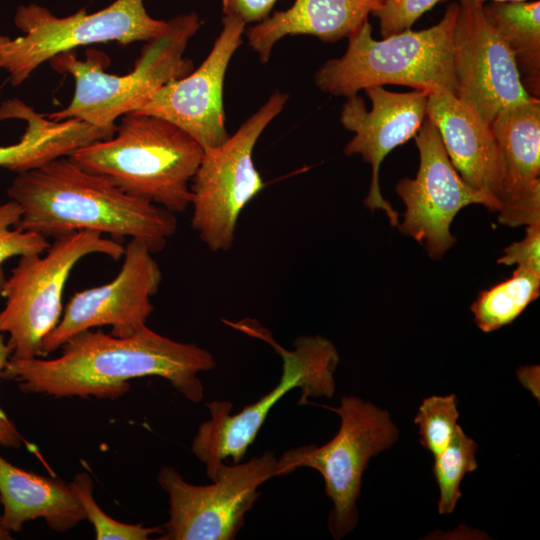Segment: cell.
Returning a JSON list of instances; mask_svg holds the SVG:
<instances>
[{
	"label": "cell",
	"instance_id": "obj_1",
	"mask_svg": "<svg viewBox=\"0 0 540 540\" xmlns=\"http://www.w3.org/2000/svg\"><path fill=\"white\" fill-rule=\"evenodd\" d=\"M59 349L61 354L53 359L10 356L0 378L13 381L26 394L117 400L130 390L131 379L155 376L198 403L204 395L199 373L216 367L208 350L148 326L128 337L85 330Z\"/></svg>",
	"mask_w": 540,
	"mask_h": 540
},
{
	"label": "cell",
	"instance_id": "obj_2",
	"mask_svg": "<svg viewBox=\"0 0 540 540\" xmlns=\"http://www.w3.org/2000/svg\"><path fill=\"white\" fill-rule=\"evenodd\" d=\"M7 194L21 209L16 227L46 238L94 231L139 239L156 253L177 230L173 212L127 194L70 157L17 174Z\"/></svg>",
	"mask_w": 540,
	"mask_h": 540
},
{
	"label": "cell",
	"instance_id": "obj_3",
	"mask_svg": "<svg viewBox=\"0 0 540 540\" xmlns=\"http://www.w3.org/2000/svg\"><path fill=\"white\" fill-rule=\"evenodd\" d=\"M203 153L171 122L131 112L121 117L111 138L82 147L70 158L127 194L176 214L190 206V185Z\"/></svg>",
	"mask_w": 540,
	"mask_h": 540
},
{
	"label": "cell",
	"instance_id": "obj_4",
	"mask_svg": "<svg viewBox=\"0 0 540 540\" xmlns=\"http://www.w3.org/2000/svg\"><path fill=\"white\" fill-rule=\"evenodd\" d=\"M457 13L458 2H453L436 25L419 31L407 29L382 40L373 38L366 20L347 38L343 56L319 67L314 76L316 86L346 98L368 87L391 84L455 94L452 39Z\"/></svg>",
	"mask_w": 540,
	"mask_h": 540
},
{
	"label": "cell",
	"instance_id": "obj_5",
	"mask_svg": "<svg viewBox=\"0 0 540 540\" xmlns=\"http://www.w3.org/2000/svg\"><path fill=\"white\" fill-rule=\"evenodd\" d=\"M229 326L271 345L282 359V375L277 385L256 402L232 414V403L213 400L206 403L210 419L202 423L192 442V452L205 465L212 481L223 461L239 463L255 441L271 409L287 393L299 388V404L309 397H332L336 390L334 373L339 353L334 344L323 336H299L292 349L277 343L271 333L257 321L243 319L227 322Z\"/></svg>",
	"mask_w": 540,
	"mask_h": 540
},
{
	"label": "cell",
	"instance_id": "obj_6",
	"mask_svg": "<svg viewBox=\"0 0 540 540\" xmlns=\"http://www.w3.org/2000/svg\"><path fill=\"white\" fill-rule=\"evenodd\" d=\"M200 26L195 13L168 20L167 30L147 41L133 71L124 75L106 73L101 59L94 55L79 59L67 51L54 56L49 60L51 67L71 75L75 88L65 108L46 116L55 121L79 119L96 127L116 126L117 118L138 111L160 87L193 70V62L184 52Z\"/></svg>",
	"mask_w": 540,
	"mask_h": 540
},
{
	"label": "cell",
	"instance_id": "obj_7",
	"mask_svg": "<svg viewBox=\"0 0 540 540\" xmlns=\"http://www.w3.org/2000/svg\"><path fill=\"white\" fill-rule=\"evenodd\" d=\"M124 246L94 231H78L54 238L45 254L19 257L3 286L4 307L0 311V332L7 334L11 357L40 356L43 339L62 315V297L74 266L91 254L119 260Z\"/></svg>",
	"mask_w": 540,
	"mask_h": 540
},
{
	"label": "cell",
	"instance_id": "obj_8",
	"mask_svg": "<svg viewBox=\"0 0 540 540\" xmlns=\"http://www.w3.org/2000/svg\"><path fill=\"white\" fill-rule=\"evenodd\" d=\"M340 417L337 434L326 444L293 448L277 458L275 476H284L298 468L318 471L325 493L333 503L328 529L334 539L351 533L359 521L357 499L362 475L369 460L391 448L399 430L388 411L357 396H345L338 407L324 406Z\"/></svg>",
	"mask_w": 540,
	"mask_h": 540
},
{
	"label": "cell",
	"instance_id": "obj_9",
	"mask_svg": "<svg viewBox=\"0 0 540 540\" xmlns=\"http://www.w3.org/2000/svg\"><path fill=\"white\" fill-rule=\"evenodd\" d=\"M14 23L22 36L0 35V69L8 72L12 86L21 85L44 62L76 47L147 42L168 28V21L147 13L144 0H115L99 11L89 14L81 9L67 17H57L37 4L22 5Z\"/></svg>",
	"mask_w": 540,
	"mask_h": 540
},
{
	"label": "cell",
	"instance_id": "obj_10",
	"mask_svg": "<svg viewBox=\"0 0 540 540\" xmlns=\"http://www.w3.org/2000/svg\"><path fill=\"white\" fill-rule=\"evenodd\" d=\"M287 100L288 95L273 93L224 143L204 150L190 185L191 225L213 252L232 248L242 210L264 188L254 147Z\"/></svg>",
	"mask_w": 540,
	"mask_h": 540
},
{
	"label": "cell",
	"instance_id": "obj_11",
	"mask_svg": "<svg viewBox=\"0 0 540 540\" xmlns=\"http://www.w3.org/2000/svg\"><path fill=\"white\" fill-rule=\"evenodd\" d=\"M271 451L244 463L222 464L210 485H193L171 466L157 474L169 496V519L159 540H233L259 496L258 488L275 477Z\"/></svg>",
	"mask_w": 540,
	"mask_h": 540
},
{
	"label": "cell",
	"instance_id": "obj_12",
	"mask_svg": "<svg viewBox=\"0 0 540 540\" xmlns=\"http://www.w3.org/2000/svg\"><path fill=\"white\" fill-rule=\"evenodd\" d=\"M419 152L415 178H402L396 192L405 205L399 231L440 259L456 242L451 224L458 212L481 204L498 212L500 202L468 185L450 161L436 126L425 117L414 136Z\"/></svg>",
	"mask_w": 540,
	"mask_h": 540
},
{
	"label": "cell",
	"instance_id": "obj_13",
	"mask_svg": "<svg viewBox=\"0 0 540 540\" xmlns=\"http://www.w3.org/2000/svg\"><path fill=\"white\" fill-rule=\"evenodd\" d=\"M153 254L145 242L130 239L119 273L106 284L73 294L58 324L43 339L40 356L56 351L85 330L110 326L112 335L128 337L146 327L154 311L151 298L162 281Z\"/></svg>",
	"mask_w": 540,
	"mask_h": 540
},
{
	"label": "cell",
	"instance_id": "obj_14",
	"mask_svg": "<svg viewBox=\"0 0 540 540\" xmlns=\"http://www.w3.org/2000/svg\"><path fill=\"white\" fill-rule=\"evenodd\" d=\"M452 62L456 97L488 125L501 110L534 98L524 88L512 52L480 2L458 1Z\"/></svg>",
	"mask_w": 540,
	"mask_h": 540
},
{
	"label": "cell",
	"instance_id": "obj_15",
	"mask_svg": "<svg viewBox=\"0 0 540 540\" xmlns=\"http://www.w3.org/2000/svg\"><path fill=\"white\" fill-rule=\"evenodd\" d=\"M246 24L224 16L222 30L201 65L152 93L136 111L176 125L203 150L218 147L229 134L225 127L223 86L227 67L242 44Z\"/></svg>",
	"mask_w": 540,
	"mask_h": 540
},
{
	"label": "cell",
	"instance_id": "obj_16",
	"mask_svg": "<svg viewBox=\"0 0 540 540\" xmlns=\"http://www.w3.org/2000/svg\"><path fill=\"white\" fill-rule=\"evenodd\" d=\"M372 103L370 110L358 94L347 97L340 121L354 136L344 147V154H359L372 167V178L364 204L371 210L385 212L390 225L398 226L399 215L386 201L379 186V168L384 158L396 147L417 134L426 117L428 92H393L383 86L364 90Z\"/></svg>",
	"mask_w": 540,
	"mask_h": 540
},
{
	"label": "cell",
	"instance_id": "obj_17",
	"mask_svg": "<svg viewBox=\"0 0 540 540\" xmlns=\"http://www.w3.org/2000/svg\"><path fill=\"white\" fill-rule=\"evenodd\" d=\"M490 128L502 167L499 223L540 225V100L501 110Z\"/></svg>",
	"mask_w": 540,
	"mask_h": 540
},
{
	"label": "cell",
	"instance_id": "obj_18",
	"mask_svg": "<svg viewBox=\"0 0 540 540\" xmlns=\"http://www.w3.org/2000/svg\"><path fill=\"white\" fill-rule=\"evenodd\" d=\"M426 117L436 126L462 179L500 202L502 167L490 125L450 91L428 94Z\"/></svg>",
	"mask_w": 540,
	"mask_h": 540
},
{
	"label": "cell",
	"instance_id": "obj_19",
	"mask_svg": "<svg viewBox=\"0 0 540 540\" xmlns=\"http://www.w3.org/2000/svg\"><path fill=\"white\" fill-rule=\"evenodd\" d=\"M386 0H295L283 11L245 30L249 46L262 63L285 36L310 35L333 43L356 33Z\"/></svg>",
	"mask_w": 540,
	"mask_h": 540
},
{
	"label": "cell",
	"instance_id": "obj_20",
	"mask_svg": "<svg viewBox=\"0 0 540 540\" xmlns=\"http://www.w3.org/2000/svg\"><path fill=\"white\" fill-rule=\"evenodd\" d=\"M26 122L20 140L0 146V167L17 174L33 170L61 157H70L78 149L111 138L116 127H96L79 119L55 121L40 114L19 99L0 104V121Z\"/></svg>",
	"mask_w": 540,
	"mask_h": 540
},
{
	"label": "cell",
	"instance_id": "obj_21",
	"mask_svg": "<svg viewBox=\"0 0 540 540\" xmlns=\"http://www.w3.org/2000/svg\"><path fill=\"white\" fill-rule=\"evenodd\" d=\"M0 502L2 521L10 532L38 518L56 532H66L86 520L70 483L19 468L1 455Z\"/></svg>",
	"mask_w": 540,
	"mask_h": 540
},
{
	"label": "cell",
	"instance_id": "obj_22",
	"mask_svg": "<svg viewBox=\"0 0 540 540\" xmlns=\"http://www.w3.org/2000/svg\"><path fill=\"white\" fill-rule=\"evenodd\" d=\"M483 10L512 52L524 88L539 99L540 1H491Z\"/></svg>",
	"mask_w": 540,
	"mask_h": 540
},
{
	"label": "cell",
	"instance_id": "obj_23",
	"mask_svg": "<svg viewBox=\"0 0 540 540\" xmlns=\"http://www.w3.org/2000/svg\"><path fill=\"white\" fill-rule=\"evenodd\" d=\"M540 294V272L517 266L510 278L481 291L471 305L477 327L489 333L512 323Z\"/></svg>",
	"mask_w": 540,
	"mask_h": 540
},
{
	"label": "cell",
	"instance_id": "obj_24",
	"mask_svg": "<svg viewBox=\"0 0 540 540\" xmlns=\"http://www.w3.org/2000/svg\"><path fill=\"white\" fill-rule=\"evenodd\" d=\"M478 445L461 426L443 451L434 456L433 474L439 489L438 513L450 514L461 498L460 483L466 474L478 468Z\"/></svg>",
	"mask_w": 540,
	"mask_h": 540
},
{
	"label": "cell",
	"instance_id": "obj_25",
	"mask_svg": "<svg viewBox=\"0 0 540 540\" xmlns=\"http://www.w3.org/2000/svg\"><path fill=\"white\" fill-rule=\"evenodd\" d=\"M70 486L85 513L86 520L94 527L97 540H146L153 534L163 533L161 527L127 524L106 514L93 497V481L86 471L77 473Z\"/></svg>",
	"mask_w": 540,
	"mask_h": 540
},
{
	"label": "cell",
	"instance_id": "obj_26",
	"mask_svg": "<svg viewBox=\"0 0 540 540\" xmlns=\"http://www.w3.org/2000/svg\"><path fill=\"white\" fill-rule=\"evenodd\" d=\"M458 400L455 394L423 399L414 418L419 426L420 443L434 456L449 444L459 426Z\"/></svg>",
	"mask_w": 540,
	"mask_h": 540
},
{
	"label": "cell",
	"instance_id": "obj_27",
	"mask_svg": "<svg viewBox=\"0 0 540 540\" xmlns=\"http://www.w3.org/2000/svg\"><path fill=\"white\" fill-rule=\"evenodd\" d=\"M20 218L21 209L15 201L0 204V297L6 281L3 264L12 257L44 253L50 246L45 236L16 227Z\"/></svg>",
	"mask_w": 540,
	"mask_h": 540
},
{
	"label": "cell",
	"instance_id": "obj_28",
	"mask_svg": "<svg viewBox=\"0 0 540 540\" xmlns=\"http://www.w3.org/2000/svg\"><path fill=\"white\" fill-rule=\"evenodd\" d=\"M443 0H386L372 13L379 19L380 33L385 38L411 29L427 11Z\"/></svg>",
	"mask_w": 540,
	"mask_h": 540
},
{
	"label": "cell",
	"instance_id": "obj_29",
	"mask_svg": "<svg viewBox=\"0 0 540 540\" xmlns=\"http://www.w3.org/2000/svg\"><path fill=\"white\" fill-rule=\"evenodd\" d=\"M498 263L540 272V225L526 226L524 238L506 247Z\"/></svg>",
	"mask_w": 540,
	"mask_h": 540
},
{
	"label": "cell",
	"instance_id": "obj_30",
	"mask_svg": "<svg viewBox=\"0 0 540 540\" xmlns=\"http://www.w3.org/2000/svg\"><path fill=\"white\" fill-rule=\"evenodd\" d=\"M277 0H222L224 16L234 17L245 24L261 22L269 14Z\"/></svg>",
	"mask_w": 540,
	"mask_h": 540
},
{
	"label": "cell",
	"instance_id": "obj_31",
	"mask_svg": "<svg viewBox=\"0 0 540 540\" xmlns=\"http://www.w3.org/2000/svg\"><path fill=\"white\" fill-rule=\"evenodd\" d=\"M12 354V349L4 339V334L0 332V373L5 367ZM25 443L24 438L0 408V445L5 448L19 449Z\"/></svg>",
	"mask_w": 540,
	"mask_h": 540
},
{
	"label": "cell",
	"instance_id": "obj_32",
	"mask_svg": "<svg viewBox=\"0 0 540 540\" xmlns=\"http://www.w3.org/2000/svg\"><path fill=\"white\" fill-rule=\"evenodd\" d=\"M517 377L522 385L539 399V366H522L517 370Z\"/></svg>",
	"mask_w": 540,
	"mask_h": 540
},
{
	"label": "cell",
	"instance_id": "obj_33",
	"mask_svg": "<svg viewBox=\"0 0 540 540\" xmlns=\"http://www.w3.org/2000/svg\"><path fill=\"white\" fill-rule=\"evenodd\" d=\"M12 539L11 532L4 526L2 521V513L0 512V540Z\"/></svg>",
	"mask_w": 540,
	"mask_h": 540
},
{
	"label": "cell",
	"instance_id": "obj_34",
	"mask_svg": "<svg viewBox=\"0 0 540 540\" xmlns=\"http://www.w3.org/2000/svg\"><path fill=\"white\" fill-rule=\"evenodd\" d=\"M475 1L484 4V3L487 2V1H500V2H505V1H526V0H475Z\"/></svg>",
	"mask_w": 540,
	"mask_h": 540
}]
</instances>
